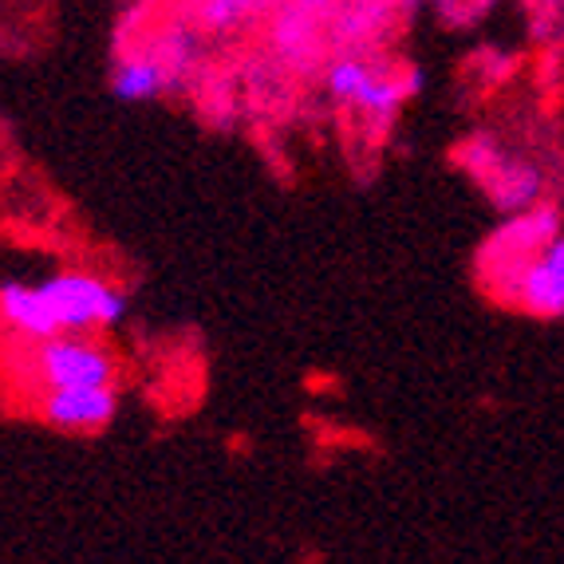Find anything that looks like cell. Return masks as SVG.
<instances>
[{"label":"cell","mask_w":564,"mask_h":564,"mask_svg":"<svg viewBox=\"0 0 564 564\" xmlns=\"http://www.w3.org/2000/svg\"><path fill=\"white\" fill-rule=\"evenodd\" d=\"M36 284L56 336L59 332H107L127 321V312H131L127 292L115 289L104 276L84 273V269H64Z\"/></svg>","instance_id":"1"},{"label":"cell","mask_w":564,"mask_h":564,"mask_svg":"<svg viewBox=\"0 0 564 564\" xmlns=\"http://www.w3.org/2000/svg\"><path fill=\"white\" fill-rule=\"evenodd\" d=\"M36 391L44 387H79V383H115L119 364L99 332H59L47 339H29L24 356Z\"/></svg>","instance_id":"2"},{"label":"cell","mask_w":564,"mask_h":564,"mask_svg":"<svg viewBox=\"0 0 564 564\" xmlns=\"http://www.w3.org/2000/svg\"><path fill=\"white\" fill-rule=\"evenodd\" d=\"M501 292L513 308L529 312L536 321H561L564 316V234L549 237L525 253L518 264L501 273Z\"/></svg>","instance_id":"3"},{"label":"cell","mask_w":564,"mask_h":564,"mask_svg":"<svg viewBox=\"0 0 564 564\" xmlns=\"http://www.w3.org/2000/svg\"><path fill=\"white\" fill-rule=\"evenodd\" d=\"M40 423L64 434H95L115 423L119 391L115 383H79V387H44L36 395Z\"/></svg>","instance_id":"4"},{"label":"cell","mask_w":564,"mask_h":564,"mask_svg":"<svg viewBox=\"0 0 564 564\" xmlns=\"http://www.w3.org/2000/svg\"><path fill=\"white\" fill-rule=\"evenodd\" d=\"M170 87V67L154 52H131L111 72V91L122 104H151Z\"/></svg>","instance_id":"5"},{"label":"cell","mask_w":564,"mask_h":564,"mask_svg":"<svg viewBox=\"0 0 564 564\" xmlns=\"http://www.w3.org/2000/svg\"><path fill=\"white\" fill-rule=\"evenodd\" d=\"M494 166V178H489V194H494V202L506 209H529L536 206V198H541V174H536L533 162H518V159H494L489 162Z\"/></svg>","instance_id":"6"},{"label":"cell","mask_w":564,"mask_h":564,"mask_svg":"<svg viewBox=\"0 0 564 564\" xmlns=\"http://www.w3.org/2000/svg\"><path fill=\"white\" fill-rule=\"evenodd\" d=\"M371 76H376V72L367 64H359V59H339V64H332V72H328L332 99L344 107H356V99L364 95V87L371 84Z\"/></svg>","instance_id":"7"}]
</instances>
